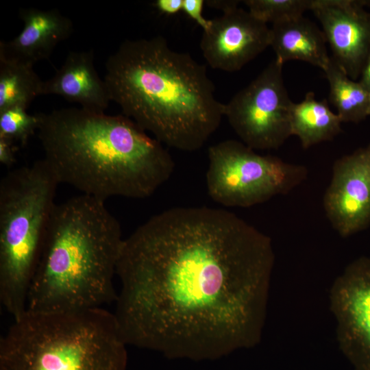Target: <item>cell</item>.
I'll list each match as a JSON object with an SVG mask.
<instances>
[{
  "label": "cell",
  "mask_w": 370,
  "mask_h": 370,
  "mask_svg": "<svg viewBox=\"0 0 370 370\" xmlns=\"http://www.w3.org/2000/svg\"><path fill=\"white\" fill-rule=\"evenodd\" d=\"M275 262L271 239L236 214L177 207L124 239L113 312L127 345L215 354L261 338Z\"/></svg>",
  "instance_id": "cell-1"
},
{
  "label": "cell",
  "mask_w": 370,
  "mask_h": 370,
  "mask_svg": "<svg viewBox=\"0 0 370 370\" xmlns=\"http://www.w3.org/2000/svg\"><path fill=\"white\" fill-rule=\"evenodd\" d=\"M103 79L125 116L182 151L201 148L224 116L206 66L162 36L123 41L108 58Z\"/></svg>",
  "instance_id": "cell-2"
},
{
  "label": "cell",
  "mask_w": 370,
  "mask_h": 370,
  "mask_svg": "<svg viewBox=\"0 0 370 370\" xmlns=\"http://www.w3.org/2000/svg\"><path fill=\"white\" fill-rule=\"evenodd\" d=\"M43 159L59 183L105 200L145 198L173 173L175 164L162 143L125 115L82 108L38 113Z\"/></svg>",
  "instance_id": "cell-3"
},
{
  "label": "cell",
  "mask_w": 370,
  "mask_h": 370,
  "mask_svg": "<svg viewBox=\"0 0 370 370\" xmlns=\"http://www.w3.org/2000/svg\"><path fill=\"white\" fill-rule=\"evenodd\" d=\"M121 227L105 201L82 194L56 204L29 287L27 310H82L116 301Z\"/></svg>",
  "instance_id": "cell-4"
},
{
  "label": "cell",
  "mask_w": 370,
  "mask_h": 370,
  "mask_svg": "<svg viewBox=\"0 0 370 370\" xmlns=\"http://www.w3.org/2000/svg\"><path fill=\"white\" fill-rule=\"evenodd\" d=\"M125 342L104 308L26 312L0 339V370H125Z\"/></svg>",
  "instance_id": "cell-5"
},
{
  "label": "cell",
  "mask_w": 370,
  "mask_h": 370,
  "mask_svg": "<svg viewBox=\"0 0 370 370\" xmlns=\"http://www.w3.org/2000/svg\"><path fill=\"white\" fill-rule=\"evenodd\" d=\"M60 184L42 158L10 171L0 182V301L16 319L27 297Z\"/></svg>",
  "instance_id": "cell-6"
},
{
  "label": "cell",
  "mask_w": 370,
  "mask_h": 370,
  "mask_svg": "<svg viewBox=\"0 0 370 370\" xmlns=\"http://www.w3.org/2000/svg\"><path fill=\"white\" fill-rule=\"evenodd\" d=\"M208 193L227 207H251L286 195L306 180V166L260 155L243 142L226 140L208 149Z\"/></svg>",
  "instance_id": "cell-7"
},
{
  "label": "cell",
  "mask_w": 370,
  "mask_h": 370,
  "mask_svg": "<svg viewBox=\"0 0 370 370\" xmlns=\"http://www.w3.org/2000/svg\"><path fill=\"white\" fill-rule=\"evenodd\" d=\"M282 62L275 59L225 104V116L242 142L254 150L276 149L291 136L293 105Z\"/></svg>",
  "instance_id": "cell-8"
},
{
  "label": "cell",
  "mask_w": 370,
  "mask_h": 370,
  "mask_svg": "<svg viewBox=\"0 0 370 370\" xmlns=\"http://www.w3.org/2000/svg\"><path fill=\"white\" fill-rule=\"evenodd\" d=\"M330 301L340 347L360 370H370V256L346 266L331 287Z\"/></svg>",
  "instance_id": "cell-9"
},
{
  "label": "cell",
  "mask_w": 370,
  "mask_h": 370,
  "mask_svg": "<svg viewBox=\"0 0 370 370\" xmlns=\"http://www.w3.org/2000/svg\"><path fill=\"white\" fill-rule=\"evenodd\" d=\"M328 219L346 238L370 225V143L336 160L323 198Z\"/></svg>",
  "instance_id": "cell-10"
},
{
  "label": "cell",
  "mask_w": 370,
  "mask_h": 370,
  "mask_svg": "<svg viewBox=\"0 0 370 370\" xmlns=\"http://www.w3.org/2000/svg\"><path fill=\"white\" fill-rule=\"evenodd\" d=\"M270 27L237 8L210 20L200 49L208 64L226 72L241 70L269 47Z\"/></svg>",
  "instance_id": "cell-11"
},
{
  "label": "cell",
  "mask_w": 370,
  "mask_h": 370,
  "mask_svg": "<svg viewBox=\"0 0 370 370\" xmlns=\"http://www.w3.org/2000/svg\"><path fill=\"white\" fill-rule=\"evenodd\" d=\"M331 56L352 79H359L370 52V13L359 1L312 0Z\"/></svg>",
  "instance_id": "cell-12"
},
{
  "label": "cell",
  "mask_w": 370,
  "mask_h": 370,
  "mask_svg": "<svg viewBox=\"0 0 370 370\" xmlns=\"http://www.w3.org/2000/svg\"><path fill=\"white\" fill-rule=\"evenodd\" d=\"M18 16L23 28L12 40L0 41V53L33 66L48 59L73 32L72 21L57 9L22 8Z\"/></svg>",
  "instance_id": "cell-13"
},
{
  "label": "cell",
  "mask_w": 370,
  "mask_h": 370,
  "mask_svg": "<svg viewBox=\"0 0 370 370\" xmlns=\"http://www.w3.org/2000/svg\"><path fill=\"white\" fill-rule=\"evenodd\" d=\"M58 95L81 108L104 112L111 101L104 79L94 66V54L88 51H71L54 75L44 81L42 95Z\"/></svg>",
  "instance_id": "cell-14"
},
{
  "label": "cell",
  "mask_w": 370,
  "mask_h": 370,
  "mask_svg": "<svg viewBox=\"0 0 370 370\" xmlns=\"http://www.w3.org/2000/svg\"><path fill=\"white\" fill-rule=\"evenodd\" d=\"M326 42L323 31L304 16L272 24L270 27L269 47L275 59L282 64L296 60L323 70L330 57Z\"/></svg>",
  "instance_id": "cell-15"
},
{
  "label": "cell",
  "mask_w": 370,
  "mask_h": 370,
  "mask_svg": "<svg viewBox=\"0 0 370 370\" xmlns=\"http://www.w3.org/2000/svg\"><path fill=\"white\" fill-rule=\"evenodd\" d=\"M291 135L298 137L303 148L332 140L341 131L342 121L326 99L318 101L308 92L301 102L293 103L290 114Z\"/></svg>",
  "instance_id": "cell-16"
},
{
  "label": "cell",
  "mask_w": 370,
  "mask_h": 370,
  "mask_svg": "<svg viewBox=\"0 0 370 370\" xmlns=\"http://www.w3.org/2000/svg\"><path fill=\"white\" fill-rule=\"evenodd\" d=\"M323 71L330 86V102L342 123H358L370 115L369 90L351 79L331 56Z\"/></svg>",
  "instance_id": "cell-17"
},
{
  "label": "cell",
  "mask_w": 370,
  "mask_h": 370,
  "mask_svg": "<svg viewBox=\"0 0 370 370\" xmlns=\"http://www.w3.org/2000/svg\"><path fill=\"white\" fill-rule=\"evenodd\" d=\"M33 66L0 53V111L16 106L27 109L42 95L44 81Z\"/></svg>",
  "instance_id": "cell-18"
},
{
  "label": "cell",
  "mask_w": 370,
  "mask_h": 370,
  "mask_svg": "<svg viewBox=\"0 0 370 370\" xmlns=\"http://www.w3.org/2000/svg\"><path fill=\"white\" fill-rule=\"evenodd\" d=\"M248 11L257 19L272 24L303 16L312 0H246Z\"/></svg>",
  "instance_id": "cell-19"
},
{
  "label": "cell",
  "mask_w": 370,
  "mask_h": 370,
  "mask_svg": "<svg viewBox=\"0 0 370 370\" xmlns=\"http://www.w3.org/2000/svg\"><path fill=\"white\" fill-rule=\"evenodd\" d=\"M39 124L38 113L29 114L23 106H12L0 111V137L22 146L38 131Z\"/></svg>",
  "instance_id": "cell-20"
},
{
  "label": "cell",
  "mask_w": 370,
  "mask_h": 370,
  "mask_svg": "<svg viewBox=\"0 0 370 370\" xmlns=\"http://www.w3.org/2000/svg\"><path fill=\"white\" fill-rule=\"evenodd\" d=\"M204 0H183L182 10L191 19L195 21L203 30L206 29L210 25V20H207L203 16Z\"/></svg>",
  "instance_id": "cell-21"
},
{
  "label": "cell",
  "mask_w": 370,
  "mask_h": 370,
  "mask_svg": "<svg viewBox=\"0 0 370 370\" xmlns=\"http://www.w3.org/2000/svg\"><path fill=\"white\" fill-rule=\"evenodd\" d=\"M16 143L8 138L0 137V163L10 167L16 162Z\"/></svg>",
  "instance_id": "cell-22"
},
{
  "label": "cell",
  "mask_w": 370,
  "mask_h": 370,
  "mask_svg": "<svg viewBox=\"0 0 370 370\" xmlns=\"http://www.w3.org/2000/svg\"><path fill=\"white\" fill-rule=\"evenodd\" d=\"M153 5L161 14L174 15L182 10L183 0H157Z\"/></svg>",
  "instance_id": "cell-23"
},
{
  "label": "cell",
  "mask_w": 370,
  "mask_h": 370,
  "mask_svg": "<svg viewBox=\"0 0 370 370\" xmlns=\"http://www.w3.org/2000/svg\"><path fill=\"white\" fill-rule=\"evenodd\" d=\"M240 1L236 0H208L205 3L208 7L223 11V13L233 10L238 7Z\"/></svg>",
  "instance_id": "cell-24"
},
{
  "label": "cell",
  "mask_w": 370,
  "mask_h": 370,
  "mask_svg": "<svg viewBox=\"0 0 370 370\" xmlns=\"http://www.w3.org/2000/svg\"><path fill=\"white\" fill-rule=\"evenodd\" d=\"M358 82L370 91V52L360 73Z\"/></svg>",
  "instance_id": "cell-25"
}]
</instances>
